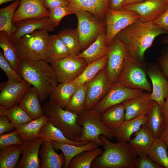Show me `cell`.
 <instances>
[{
	"instance_id": "6da1fadb",
	"label": "cell",
	"mask_w": 168,
	"mask_h": 168,
	"mask_svg": "<svg viewBox=\"0 0 168 168\" xmlns=\"http://www.w3.org/2000/svg\"><path fill=\"white\" fill-rule=\"evenodd\" d=\"M168 32L153 21H144L139 19L120 31L116 36L124 44L127 55L144 61L146 51L152 45L156 37Z\"/></svg>"
},
{
	"instance_id": "7a4b0ae2",
	"label": "cell",
	"mask_w": 168,
	"mask_h": 168,
	"mask_svg": "<svg viewBox=\"0 0 168 168\" xmlns=\"http://www.w3.org/2000/svg\"><path fill=\"white\" fill-rule=\"evenodd\" d=\"M17 73L37 90L41 103L50 97L58 85L53 68L45 60L20 59Z\"/></svg>"
},
{
	"instance_id": "3957f363",
	"label": "cell",
	"mask_w": 168,
	"mask_h": 168,
	"mask_svg": "<svg viewBox=\"0 0 168 168\" xmlns=\"http://www.w3.org/2000/svg\"><path fill=\"white\" fill-rule=\"evenodd\" d=\"M104 151L92 162V168H135L138 155L128 142L113 143L103 135L100 137Z\"/></svg>"
},
{
	"instance_id": "277c9868",
	"label": "cell",
	"mask_w": 168,
	"mask_h": 168,
	"mask_svg": "<svg viewBox=\"0 0 168 168\" xmlns=\"http://www.w3.org/2000/svg\"><path fill=\"white\" fill-rule=\"evenodd\" d=\"M42 107L49 120L60 130L67 139L78 142L83 128L77 123V114L62 108L50 99Z\"/></svg>"
},
{
	"instance_id": "5b68a950",
	"label": "cell",
	"mask_w": 168,
	"mask_h": 168,
	"mask_svg": "<svg viewBox=\"0 0 168 168\" xmlns=\"http://www.w3.org/2000/svg\"><path fill=\"white\" fill-rule=\"evenodd\" d=\"M78 124L82 127V135L78 142L93 141L103 146L104 143L100 137L103 135L109 140L114 138V130L108 128L102 120L100 113L94 109H85L77 115Z\"/></svg>"
},
{
	"instance_id": "8992f818",
	"label": "cell",
	"mask_w": 168,
	"mask_h": 168,
	"mask_svg": "<svg viewBox=\"0 0 168 168\" xmlns=\"http://www.w3.org/2000/svg\"><path fill=\"white\" fill-rule=\"evenodd\" d=\"M46 30L26 35L13 43L19 60H45L49 35Z\"/></svg>"
},
{
	"instance_id": "52a82bcc",
	"label": "cell",
	"mask_w": 168,
	"mask_h": 168,
	"mask_svg": "<svg viewBox=\"0 0 168 168\" xmlns=\"http://www.w3.org/2000/svg\"><path fill=\"white\" fill-rule=\"evenodd\" d=\"M144 62L127 54L124 68L116 83L128 88L151 92L152 86L148 80Z\"/></svg>"
},
{
	"instance_id": "ba28073f",
	"label": "cell",
	"mask_w": 168,
	"mask_h": 168,
	"mask_svg": "<svg viewBox=\"0 0 168 168\" xmlns=\"http://www.w3.org/2000/svg\"><path fill=\"white\" fill-rule=\"evenodd\" d=\"M75 14L78 20L77 29L82 52L91 44L100 34L105 32V24L88 12H79Z\"/></svg>"
},
{
	"instance_id": "9c48e42d",
	"label": "cell",
	"mask_w": 168,
	"mask_h": 168,
	"mask_svg": "<svg viewBox=\"0 0 168 168\" xmlns=\"http://www.w3.org/2000/svg\"><path fill=\"white\" fill-rule=\"evenodd\" d=\"M139 19L135 12L122 9L116 10L109 8L105 16L106 40L108 44L120 31Z\"/></svg>"
},
{
	"instance_id": "30bf717a",
	"label": "cell",
	"mask_w": 168,
	"mask_h": 168,
	"mask_svg": "<svg viewBox=\"0 0 168 168\" xmlns=\"http://www.w3.org/2000/svg\"><path fill=\"white\" fill-rule=\"evenodd\" d=\"M107 62L105 68L110 82L116 83L124 68L127 53L125 47L116 36L108 44Z\"/></svg>"
},
{
	"instance_id": "8fae6325",
	"label": "cell",
	"mask_w": 168,
	"mask_h": 168,
	"mask_svg": "<svg viewBox=\"0 0 168 168\" xmlns=\"http://www.w3.org/2000/svg\"><path fill=\"white\" fill-rule=\"evenodd\" d=\"M87 64L83 58L69 55L51 64L58 82H70L79 76Z\"/></svg>"
},
{
	"instance_id": "7c38bea8",
	"label": "cell",
	"mask_w": 168,
	"mask_h": 168,
	"mask_svg": "<svg viewBox=\"0 0 168 168\" xmlns=\"http://www.w3.org/2000/svg\"><path fill=\"white\" fill-rule=\"evenodd\" d=\"M143 91L128 88L115 83L112 84L107 93L96 105L93 109L100 113L110 107L122 103L140 95Z\"/></svg>"
},
{
	"instance_id": "4fadbf2b",
	"label": "cell",
	"mask_w": 168,
	"mask_h": 168,
	"mask_svg": "<svg viewBox=\"0 0 168 168\" xmlns=\"http://www.w3.org/2000/svg\"><path fill=\"white\" fill-rule=\"evenodd\" d=\"M85 110H92L106 95L112 84L108 78L105 68L86 84Z\"/></svg>"
},
{
	"instance_id": "5bb4252c",
	"label": "cell",
	"mask_w": 168,
	"mask_h": 168,
	"mask_svg": "<svg viewBox=\"0 0 168 168\" xmlns=\"http://www.w3.org/2000/svg\"><path fill=\"white\" fill-rule=\"evenodd\" d=\"M32 86L26 81L9 80L0 84V105L8 109L17 105L27 91Z\"/></svg>"
},
{
	"instance_id": "9a60e30c",
	"label": "cell",
	"mask_w": 168,
	"mask_h": 168,
	"mask_svg": "<svg viewBox=\"0 0 168 168\" xmlns=\"http://www.w3.org/2000/svg\"><path fill=\"white\" fill-rule=\"evenodd\" d=\"M168 3L167 0H146L138 4L125 5L122 9L135 12L142 21H153L164 12Z\"/></svg>"
},
{
	"instance_id": "2e32d148",
	"label": "cell",
	"mask_w": 168,
	"mask_h": 168,
	"mask_svg": "<svg viewBox=\"0 0 168 168\" xmlns=\"http://www.w3.org/2000/svg\"><path fill=\"white\" fill-rule=\"evenodd\" d=\"M147 73L152 83L150 98L162 109L165 99L168 95V78L157 64L150 65L147 69Z\"/></svg>"
},
{
	"instance_id": "e0dca14e",
	"label": "cell",
	"mask_w": 168,
	"mask_h": 168,
	"mask_svg": "<svg viewBox=\"0 0 168 168\" xmlns=\"http://www.w3.org/2000/svg\"><path fill=\"white\" fill-rule=\"evenodd\" d=\"M14 24L16 27L15 30L9 37L12 43L24 35L36 30H43L53 32L55 28L49 17L28 19Z\"/></svg>"
},
{
	"instance_id": "ac0fdd59",
	"label": "cell",
	"mask_w": 168,
	"mask_h": 168,
	"mask_svg": "<svg viewBox=\"0 0 168 168\" xmlns=\"http://www.w3.org/2000/svg\"><path fill=\"white\" fill-rule=\"evenodd\" d=\"M13 17V23L27 19L48 17L49 11L45 7L44 0H20Z\"/></svg>"
},
{
	"instance_id": "d6986e66",
	"label": "cell",
	"mask_w": 168,
	"mask_h": 168,
	"mask_svg": "<svg viewBox=\"0 0 168 168\" xmlns=\"http://www.w3.org/2000/svg\"><path fill=\"white\" fill-rule=\"evenodd\" d=\"M151 93L143 91L140 95L122 103L125 110V120L148 113L155 102L150 98Z\"/></svg>"
},
{
	"instance_id": "ffe728a7",
	"label": "cell",
	"mask_w": 168,
	"mask_h": 168,
	"mask_svg": "<svg viewBox=\"0 0 168 168\" xmlns=\"http://www.w3.org/2000/svg\"><path fill=\"white\" fill-rule=\"evenodd\" d=\"M68 6L74 14L87 11L93 14L100 20L105 22L106 11L110 0H68Z\"/></svg>"
},
{
	"instance_id": "44dd1931",
	"label": "cell",
	"mask_w": 168,
	"mask_h": 168,
	"mask_svg": "<svg viewBox=\"0 0 168 168\" xmlns=\"http://www.w3.org/2000/svg\"><path fill=\"white\" fill-rule=\"evenodd\" d=\"M44 141L39 137L33 141H24L22 144V156L16 166L19 168H39L41 162L39 158L40 149Z\"/></svg>"
},
{
	"instance_id": "7402d4cb",
	"label": "cell",
	"mask_w": 168,
	"mask_h": 168,
	"mask_svg": "<svg viewBox=\"0 0 168 168\" xmlns=\"http://www.w3.org/2000/svg\"><path fill=\"white\" fill-rule=\"evenodd\" d=\"M51 141L44 140L39 152L41 168H61L64 165L63 154H58L54 149Z\"/></svg>"
},
{
	"instance_id": "603a6c76",
	"label": "cell",
	"mask_w": 168,
	"mask_h": 168,
	"mask_svg": "<svg viewBox=\"0 0 168 168\" xmlns=\"http://www.w3.org/2000/svg\"><path fill=\"white\" fill-rule=\"evenodd\" d=\"M40 102L37 91L32 86L26 93L19 105L34 120L40 118L44 114Z\"/></svg>"
},
{
	"instance_id": "cb8c5ba5",
	"label": "cell",
	"mask_w": 168,
	"mask_h": 168,
	"mask_svg": "<svg viewBox=\"0 0 168 168\" xmlns=\"http://www.w3.org/2000/svg\"><path fill=\"white\" fill-rule=\"evenodd\" d=\"M147 121L146 115L125 120L118 127L114 129V138L119 141L129 142L131 136L137 132Z\"/></svg>"
},
{
	"instance_id": "d4e9b609",
	"label": "cell",
	"mask_w": 168,
	"mask_h": 168,
	"mask_svg": "<svg viewBox=\"0 0 168 168\" xmlns=\"http://www.w3.org/2000/svg\"><path fill=\"white\" fill-rule=\"evenodd\" d=\"M108 45L106 42L105 32H104L100 34L91 44L77 55L83 58L88 64L106 55Z\"/></svg>"
},
{
	"instance_id": "484cf974",
	"label": "cell",
	"mask_w": 168,
	"mask_h": 168,
	"mask_svg": "<svg viewBox=\"0 0 168 168\" xmlns=\"http://www.w3.org/2000/svg\"><path fill=\"white\" fill-rule=\"evenodd\" d=\"M155 139L145 125H143L135 133L134 138L131 139L129 143L138 155H148Z\"/></svg>"
},
{
	"instance_id": "4316f807",
	"label": "cell",
	"mask_w": 168,
	"mask_h": 168,
	"mask_svg": "<svg viewBox=\"0 0 168 168\" xmlns=\"http://www.w3.org/2000/svg\"><path fill=\"white\" fill-rule=\"evenodd\" d=\"M146 116L145 125L155 138H159L165 126L164 116L161 107L155 102Z\"/></svg>"
},
{
	"instance_id": "83f0119b",
	"label": "cell",
	"mask_w": 168,
	"mask_h": 168,
	"mask_svg": "<svg viewBox=\"0 0 168 168\" xmlns=\"http://www.w3.org/2000/svg\"><path fill=\"white\" fill-rule=\"evenodd\" d=\"M69 55L67 48L58 35H49L45 59L49 63L52 64Z\"/></svg>"
},
{
	"instance_id": "f1b7e54d",
	"label": "cell",
	"mask_w": 168,
	"mask_h": 168,
	"mask_svg": "<svg viewBox=\"0 0 168 168\" xmlns=\"http://www.w3.org/2000/svg\"><path fill=\"white\" fill-rule=\"evenodd\" d=\"M48 120V116L44 114L38 119L32 120L15 131L24 141H33L40 137L41 128Z\"/></svg>"
},
{
	"instance_id": "f546056e",
	"label": "cell",
	"mask_w": 168,
	"mask_h": 168,
	"mask_svg": "<svg viewBox=\"0 0 168 168\" xmlns=\"http://www.w3.org/2000/svg\"><path fill=\"white\" fill-rule=\"evenodd\" d=\"M53 146L57 149L61 150L63 154L65 163L63 167L68 168L69 164L75 156L83 152L98 147L99 145L93 141H90L87 143L81 146L65 144L51 141Z\"/></svg>"
},
{
	"instance_id": "4dcf8cb0",
	"label": "cell",
	"mask_w": 168,
	"mask_h": 168,
	"mask_svg": "<svg viewBox=\"0 0 168 168\" xmlns=\"http://www.w3.org/2000/svg\"><path fill=\"white\" fill-rule=\"evenodd\" d=\"M102 120L110 129L114 130L125 120L124 107L122 103L110 107L100 113Z\"/></svg>"
},
{
	"instance_id": "1f68e13d",
	"label": "cell",
	"mask_w": 168,
	"mask_h": 168,
	"mask_svg": "<svg viewBox=\"0 0 168 168\" xmlns=\"http://www.w3.org/2000/svg\"><path fill=\"white\" fill-rule=\"evenodd\" d=\"M107 62V55L87 64L81 74L70 82L76 86L86 84L92 79L101 70L105 67Z\"/></svg>"
},
{
	"instance_id": "d6a6232c",
	"label": "cell",
	"mask_w": 168,
	"mask_h": 168,
	"mask_svg": "<svg viewBox=\"0 0 168 168\" xmlns=\"http://www.w3.org/2000/svg\"><path fill=\"white\" fill-rule=\"evenodd\" d=\"M40 137L44 140H49L77 146L85 145L89 142H76L68 139L60 130L54 126L49 120L41 128L40 131Z\"/></svg>"
},
{
	"instance_id": "836d02e7",
	"label": "cell",
	"mask_w": 168,
	"mask_h": 168,
	"mask_svg": "<svg viewBox=\"0 0 168 168\" xmlns=\"http://www.w3.org/2000/svg\"><path fill=\"white\" fill-rule=\"evenodd\" d=\"M77 86L70 82L61 83L58 84L49 97L62 108L68 105Z\"/></svg>"
},
{
	"instance_id": "e575fe53",
	"label": "cell",
	"mask_w": 168,
	"mask_h": 168,
	"mask_svg": "<svg viewBox=\"0 0 168 168\" xmlns=\"http://www.w3.org/2000/svg\"><path fill=\"white\" fill-rule=\"evenodd\" d=\"M20 2V0L15 1L9 5L0 9V31L6 32L9 37L15 30V26L12 20L16 10L19 6Z\"/></svg>"
},
{
	"instance_id": "d590c367",
	"label": "cell",
	"mask_w": 168,
	"mask_h": 168,
	"mask_svg": "<svg viewBox=\"0 0 168 168\" xmlns=\"http://www.w3.org/2000/svg\"><path fill=\"white\" fill-rule=\"evenodd\" d=\"M58 35L67 48L70 55H77L80 53L79 37L77 28L63 29Z\"/></svg>"
},
{
	"instance_id": "8d00e7d4",
	"label": "cell",
	"mask_w": 168,
	"mask_h": 168,
	"mask_svg": "<svg viewBox=\"0 0 168 168\" xmlns=\"http://www.w3.org/2000/svg\"><path fill=\"white\" fill-rule=\"evenodd\" d=\"M22 144L7 146L1 150L0 168L16 167L20 155L22 153Z\"/></svg>"
},
{
	"instance_id": "74e56055",
	"label": "cell",
	"mask_w": 168,
	"mask_h": 168,
	"mask_svg": "<svg viewBox=\"0 0 168 168\" xmlns=\"http://www.w3.org/2000/svg\"><path fill=\"white\" fill-rule=\"evenodd\" d=\"M166 144L160 138H155L148 153L149 157L163 168H168V152Z\"/></svg>"
},
{
	"instance_id": "f35d334b",
	"label": "cell",
	"mask_w": 168,
	"mask_h": 168,
	"mask_svg": "<svg viewBox=\"0 0 168 168\" xmlns=\"http://www.w3.org/2000/svg\"><path fill=\"white\" fill-rule=\"evenodd\" d=\"M0 47L6 59L17 72L20 60L16 49L7 33L3 31H0Z\"/></svg>"
},
{
	"instance_id": "ab89813d",
	"label": "cell",
	"mask_w": 168,
	"mask_h": 168,
	"mask_svg": "<svg viewBox=\"0 0 168 168\" xmlns=\"http://www.w3.org/2000/svg\"><path fill=\"white\" fill-rule=\"evenodd\" d=\"M103 152L98 147L81 153L71 161L68 168H90L95 159Z\"/></svg>"
},
{
	"instance_id": "60d3db41",
	"label": "cell",
	"mask_w": 168,
	"mask_h": 168,
	"mask_svg": "<svg viewBox=\"0 0 168 168\" xmlns=\"http://www.w3.org/2000/svg\"><path fill=\"white\" fill-rule=\"evenodd\" d=\"M86 99V84L77 86L67 106L65 109L77 115L84 110Z\"/></svg>"
},
{
	"instance_id": "b9f144b4",
	"label": "cell",
	"mask_w": 168,
	"mask_h": 168,
	"mask_svg": "<svg viewBox=\"0 0 168 168\" xmlns=\"http://www.w3.org/2000/svg\"><path fill=\"white\" fill-rule=\"evenodd\" d=\"M5 115L14 124L15 129L33 120L19 105L7 109Z\"/></svg>"
},
{
	"instance_id": "7bdbcfd3",
	"label": "cell",
	"mask_w": 168,
	"mask_h": 168,
	"mask_svg": "<svg viewBox=\"0 0 168 168\" xmlns=\"http://www.w3.org/2000/svg\"><path fill=\"white\" fill-rule=\"evenodd\" d=\"M49 17L55 27L58 26L62 19L67 15L74 14L68 5H63L49 10Z\"/></svg>"
},
{
	"instance_id": "ee69618b",
	"label": "cell",
	"mask_w": 168,
	"mask_h": 168,
	"mask_svg": "<svg viewBox=\"0 0 168 168\" xmlns=\"http://www.w3.org/2000/svg\"><path fill=\"white\" fill-rule=\"evenodd\" d=\"M0 68L5 73L8 80L19 82L24 81L13 69L1 51H0Z\"/></svg>"
},
{
	"instance_id": "f6af8a7d",
	"label": "cell",
	"mask_w": 168,
	"mask_h": 168,
	"mask_svg": "<svg viewBox=\"0 0 168 168\" xmlns=\"http://www.w3.org/2000/svg\"><path fill=\"white\" fill-rule=\"evenodd\" d=\"M24 141L14 131L0 135V149L11 145L22 144Z\"/></svg>"
},
{
	"instance_id": "bcb514c9",
	"label": "cell",
	"mask_w": 168,
	"mask_h": 168,
	"mask_svg": "<svg viewBox=\"0 0 168 168\" xmlns=\"http://www.w3.org/2000/svg\"><path fill=\"white\" fill-rule=\"evenodd\" d=\"M135 168H163L153 161L148 155H140L135 161Z\"/></svg>"
},
{
	"instance_id": "7dc6e473",
	"label": "cell",
	"mask_w": 168,
	"mask_h": 168,
	"mask_svg": "<svg viewBox=\"0 0 168 168\" xmlns=\"http://www.w3.org/2000/svg\"><path fill=\"white\" fill-rule=\"evenodd\" d=\"M158 65L168 78V47L164 49L158 59Z\"/></svg>"
},
{
	"instance_id": "c3c4849f",
	"label": "cell",
	"mask_w": 168,
	"mask_h": 168,
	"mask_svg": "<svg viewBox=\"0 0 168 168\" xmlns=\"http://www.w3.org/2000/svg\"><path fill=\"white\" fill-rule=\"evenodd\" d=\"M15 130L14 124L5 115L0 116V134Z\"/></svg>"
},
{
	"instance_id": "681fc988",
	"label": "cell",
	"mask_w": 168,
	"mask_h": 168,
	"mask_svg": "<svg viewBox=\"0 0 168 168\" xmlns=\"http://www.w3.org/2000/svg\"><path fill=\"white\" fill-rule=\"evenodd\" d=\"M153 22L155 24L164 29L168 32V3L164 12Z\"/></svg>"
},
{
	"instance_id": "f907efd6",
	"label": "cell",
	"mask_w": 168,
	"mask_h": 168,
	"mask_svg": "<svg viewBox=\"0 0 168 168\" xmlns=\"http://www.w3.org/2000/svg\"><path fill=\"white\" fill-rule=\"evenodd\" d=\"M44 5L46 8L50 10L63 5H68V0H44Z\"/></svg>"
},
{
	"instance_id": "816d5d0a",
	"label": "cell",
	"mask_w": 168,
	"mask_h": 168,
	"mask_svg": "<svg viewBox=\"0 0 168 168\" xmlns=\"http://www.w3.org/2000/svg\"><path fill=\"white\" fill-rule=\"evenodd\" d=\"M126 0H110L109 8L116 10L122 9Z\"/></svg>"
},
{
	"instance_id": "f5cc1de1",
	"label": "cell",
	"mask_w": 168,
	"mask_h": 168,
	"mask_svg": "<svg viewBox=\"0 0 168 168\" xmlns=\"http://www.w3.org/2000/svg\"><path fill=\"white\" fill-rule=\"evenodd\" d=\"M168 146V123L165 125L163 130L159 137Z\"/></svg>"
},
{
	"instance_id": "db71d44e",
	"label": "cell",
	"mask_w": 168,
	"mask_h": 168,
	"mask_svg": "<svg viewBox=\"0 0 168 168\" xmlns=\"http://www.w3.org/2000/svg\"><path fill=\"white\" fill-rule=\"evenodd\" d=\"M162 109L164 116L165 125L168 123V95L165 100Z\"/></svg>"
},
{
	"instance_id": "11a10c76",
	"label": "cell",
	"mask_w": 168,
	"mask_h": 168,
	"mask_svg": "<svg viewBox=\"0 0 168 168\" xmlns=\"http://www.w3.org/2000/svg\"><path fill=\"white\" fill-rule=\"evenodd\" d=\"M146 0H126L124 6L128 5L140 3Z\"/></svg>"
},
{
	"instance_id": "9f6ffc18",
	"label": "cell",
	"mask_w": 168,
	"mask_h": 168,
	"mask_svg": "<svg viewBox=\"0 0 168 168\" xmlns=\"http://www.w3.org/2000/svg\"><path fill=\"white\" fill-rule=\"evenodd\" d=\"M7 109L3 106L0 105V116L5 115Z\"/></svg>"
},
{
	"instance_id": "6f0895ef",
	"label": "cell",
	"mask_w": 168,
	"mask_h": 168,
	"mask_svg": "<svg viewBox=\"0 0 168 168\" xmlns=\"http://www.w3.org/2000/svg\"><path fill=\"white\" fill-rule=\"evenodd\" d=\"M162 44H165L168 45V36H165L162 40Z\"/></svg>"
},
{
	"instance_id": "680465c9",
	"label": "cell",
	"mask_w": 168,
	"mask_h": 168,
	"mask_svg": "<svg viewBox=\"0 0 168 168\" xmlns=\"http://www.w3.org/2000/svg\"><path fill=\"white\" fill-rule=\"evenodd\" d=\"M17 0H0V5H1L3 3H4L6 2H9L10 1H17Z\"/></svg>"
},
{
	"instance_id": "91938a15",
	"label": "cell",
	"mask_w": 168,
	"mask_h": 168,
	"mask_svg": "<svg viewBox=\"0 0 168 168\" xmlns=\"http://www.w3.org/2000/svg\"><path fill=\"white\" fill-rule=\"evenodd\" d=\"M167 149H168V146H167Z\"/></svg>"
},
{
	"instance_id": "94428289",
	"label": "cell",
	"mask_w": 168,
	"mask_h": 168,
	"mask_svg": "<svg viewBox=\"0 0 168 168\" xmlns=\"http://www.w3.org/2000/svg\"><path fill=\"white\" fill-rule=\"evenodd\" d=\"M167 1L168 2V0H167Z\"/></svg>"
}]
</instances>
